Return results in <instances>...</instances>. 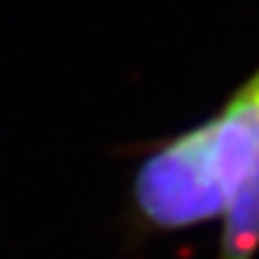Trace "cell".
I'll list each match as a JSON object with an SVG mask.
<instances>
[{
  "label": "cell",
  "mask_w": 259,
  "mask_h": 259,
  "mask_svg": "<svg viewBox=\"0 0 259 259\" xmlns=\"http://www.w3.org/2000/svg\"><path fill=\"white\" fill-rule=\"evenodd\" d=\"M127 201L144 232L174 234L221 221L215 259H256L259 64L199 124L141 157Z\"/></svg>",
  "instance_id": "6da1fadb"
}]
</instances>
